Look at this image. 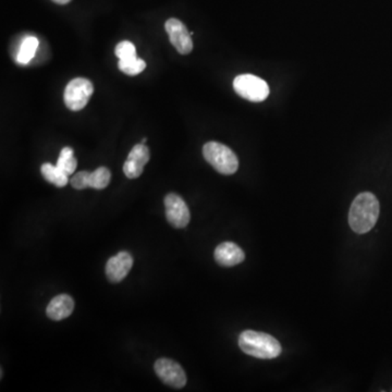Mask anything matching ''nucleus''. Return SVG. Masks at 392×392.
Listing matches in <instances>:
<instances>
[{"instance_id":"f257e3e1","label":"nucleus","mask_w":392,"mask_h":392,"mask_svg":"<svg viewBox=\"0 0 392 392\" xmlns=\"http://www.w3.org/2000/svg\"><path fill=\"white\" fill-rule=\"evenodd\" d=\"M380 205L373 193L364 192L358 195L352 202L349 213V224L354 232L359 234L371 231L380 217Z\"/></svg>"},{"instance_id":"f03ea898","label":"nucleus","mask_w":392,"mask_h":392,"mask_svg":"<svg viewBox=\"0 0 392 392\" xmlns=\"http://www.w3.org/2000/svg\"><path fill=\"white\" fill-rule=\"evenodd\" d=\"M239 347L247 355L262 360L276 359L282 351L280 343L273 336L254 330H245L240 335Z\"/></svg>"},{"instance_id":"7ed1b4c3","label":"nucleus","mask_w":392,"mask_h":392,"mask_svg":"<svg viewBox=\"0 0 392 392\" xmlns=\"http://www.w3.org/2000/svg\"><path fill=\"white\" fill-rule=\"evenodd\" d=\"M203 156L208 164L221 174H236L239 168V159L231 148L218 142H208L203 147Z\"/></svg>"},{"instance_id":"20e7f679","label":"nucleus","mask_w":392,"mask_h":392,"mask_svg":"<svg viewBox=\"0 0 392 392\" xmlns=\"http://www.w3.org/2000/svg\"><path fill=\"white\" fill-rule=\"evenodd\" d=\"M234 89L240 96L253 103L264 101L269 95L267 82L253 74L236 76L234 81Z\"/></svg>"},{"instance_id":"39448f33","label":"nucleus","mask_w":392,"mask_h":392,"mask_svg":"<svg viewBox=\"0 0 392 392\" xmlns=\"http://www.w3.org/2000/svg\"><path fill=\"white\" fill-rule=\"evenodd\" d=\"M94 93V86L87 79L76 78L65 86L63 99L65 106L72 112L83 110Z\"/></svg>"},{"instance_id":"423d86ee","label":"nucleus","mask_w":392,"mask_h":392,"mask_svg":"<svg viewBox=\"0 0 392 392\" xmlns=\"http://www.w3.org/2000/svg\"><path fill=\"white\" fill-rule=\"evenodd\" d=\"M165 207L167 220L174 228H185L190 223V211L187 203L179 195L174 193L167 195L165 198Z\"/></svg>"},{"instance_id":"0eeeda50","label":"nucleus","mask_w":392,"mask_h":392,"mask_svg":"<svg viewBox=\"0 0 392 392\" xmlns=\"http://www.w3.org/2000/svg\"><path fill=\"white\" fill-rule=\"evenodd\" d=\"M154 369L161 382H164L170 387L180 389L187 384L185 371L177 362L169 359H159L155 363Z\"/></svg>"},{"instance_id":"6e6552de","label":"nucleus","mask_w":392,"mask_h":392,"mask_svg":"<svg viewBox=\"0 0 392 392\" xmlns=\"http://www.w3.org/2000/svg\"><path fill=\"white\" fill-rule=\"evenodd\" d=\"M165 29L170 42L181 55H189L193 50L192 35L187 26L178 19H169L165 23Z\"/></svg>"},{"instance_id":"1a4fd4ad","label":"nucleus","mask_w":392,"mask_h":392,"mask_svg":"<svg viewBox=\"0 0 392 392\" xmlns=\"http://www.w3.org/2000/svg\"><path fill=\"white\" fill-rule=\"evenodd\" d=\"M149 161V148L145 144H138L132 148L125 165L123 172L129 179H136L143 174L144 166Z\"/></svg>"},{"instance_id":"9d476101","label":"nucleus","mask_w":392,"mask_h":392,"mask_svg":"<svg viewBox=\"0 0 392 392\" xmlns=\"http://www.w3.org/2000/svg\"><path fill=\"white\" fill-rule=\"evenodd\" d=\"M133 258L130 253L120 252L107 262L106 276L108 280L117 283L123 281L130 273Z\"/></svg>"},{"instance_id":"9b49d317","label":"nucleus","mask_w":392,"mask_h":392,"mask_svg":"<svg viewBox=\"0 0 392 392\" xmlns=\"http://www.w3.org/2000/svg\"><path fill=\"white\" fill-rule=\"evenodd\" d=\"M216 262L224 267H232L239 265L245 260V254L243 249L236 245L234 242H224L215 249Z\"/></svg>"},{"instance_id":"f8f14e48","label":"nucleus","mask_w":392,"mask_h":392,"mask_svg":"<svg viewBox=\"0 0 392 392\" xmlns=\"http://www.w3.org/2000/svg\"><path fill=\"white\" fill-rule=\"evenodd\" d=\"M74 301L68 294H59L50 301L46 309L47 316L52 320H63L72 314Z\"/></svg>"},{"instance_id":"ddd939ff","label":"nucleus","mask_w":392,"mask_h":392,"mask_svg":"<svg viewBox=\"0 0 392 392\" xmlns=\"http://www.w3.org/2000/svg\"><path fill=\"white\" fill-rule=\"evenodd\" d=\"M43 177L45 178L46 181L50 182L52 185L58 187H63L68 185V174L63 172L61 169L58 168L57 166L46 163L42 165L41 168Z\"/></svg>"},{"instance_id":"4468645a","label":"nucleus","mask_w":392,"mask_h":392,"mask_svg":"<svg viewBox=\"0 0 392 392\" xmlns=\"http://www.w3.org/2000/svg\"><path fill=\"white\" fill-rule=\"evenodd\" d=\"M39 39L35 37H26L22 42L20 50H19L17 60L21 65L29 63L37 54V48H39Z\"/></svg>"},{"instance_id":"2eb2a0df","label":"nucleus","mask_w":392,"mask_h":392,"mask_svg":"<svg viewBox=\"0 0 392 392\" xmlns=\"http://www.w3.org/2000/svg\"><path fill=\"white\" fill-rule=\"evenodd\" d=\"M110 179H112V174H110V169H107L106 167H99L95 172H89L87 185L96 190H103L110 185Z\"/></svg>"},{"instance_id":"dca6fc26","label":"nucleus","mask_w":392,"mask_h":392,"mask_svg":"<svg viewBox=\"0 0 392 392\" xmlns=\"http://www.w3.org/2000/svg\"><path fill=\"white\" fill-rule=\"evenodd\" d=\"M56 166L61 169L68 176H70V174L74 172L76 166H78V161H76V157L73 155L72 148H63V151L60 153L59 158H58L57 165H56Z\"/></svg>"},{"instance_id":"f3484780","label":"nucleus","mask_w":392,"mask_h":392,"mask_svg":"<svg viewBox=\"0 0 392 392\" xmlns=\"http://www.w3.org/2000/svg\"><path fill=\"white\" fill-rule=\"evenodd\" d=\"M118 67L127 76H138L141 72H143L146 63L144 60L136 57L129 60H119Z\"/></svg>"},{"instance_id":"a211bd4d","label":"nucleus","mask_w":392,"mask_h":392,"mask_svg":"<svg viewBox=\"0 0 392 392\" xmlns=\"http://www.w3.org/2000/svg\"><path fill=\"white\" fill-rule=\"evenodd\" d=\"M114 54L119 60H129L136 58V50L134 45L129 41H123L116 46Z\"/></svg>"},{"instance_id":"6ab92c4d","label":"nucleus","mask_w":392,"mask_h":392,"mask_svg":"<svg viewBox=\"0 0 392 392\" xmlns=\"http://www.w3.org/2000/svg\"><path fill=\"white\" fill-rule=\"evenodd\" d=\"M87 176H89V172H80L74 174L72 179L70 180L72 187H74L76 190H84L86 187H89V185H87Z\"/></svg>"},{"instance_id":"aec40b11","label":"nucleus","mask_w":392,"mask_h":392,"mask_svg":"<svg viewBox=\"0 0 392 392\" xmlns=\"http://www.w3.org/2000/svg\"><path fill=\"white\" fill-rule=\"evenodd\" d=\"M52 1L58 3V5H67V3H70L71 0H52Z\"/></svg>"},{"instance_id":"412c9836","label":"nucleus","mask_w":392,"mask_h":392,"mask_svg":"<svg viewBox=\"0 0 392 392\" xmlns=\"http://www.w3.org/2000/svg\"><path fill=\"white\" fill-rule=\"evenodd\" d=\"M146 141H147V138H143V140H142V142H141V143H142V144H145V143H146Z\"/></svg>"}]
</instances>
